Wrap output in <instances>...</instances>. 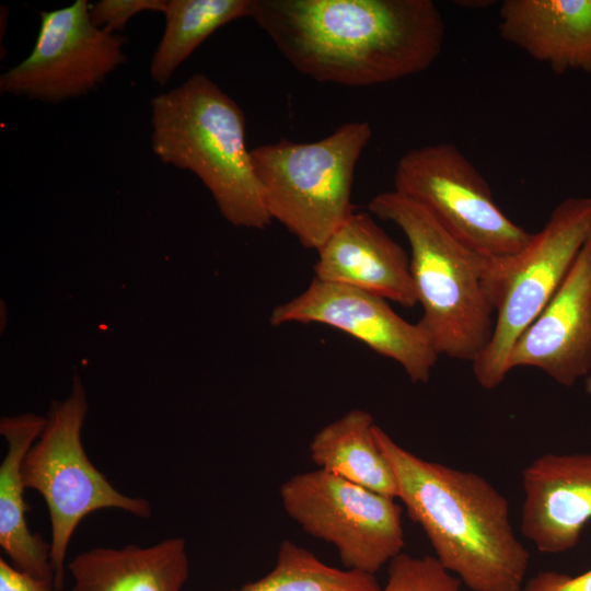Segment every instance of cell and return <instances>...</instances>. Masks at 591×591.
Returning a JSON list of instances; mask_svg holds the SVG:
<instances>
[{"mask_svg":"<svg viewBox=\"0 0 591 591\" xmlns=\"http://www.w3.org/2000/svg\"><path fill=\"white\" fill-rule=\"evenodd\" d=\"M372 415L354 408L312 438L310 457L323 471L397 499L393 470L374 437Z\"/></svg>","mask_w":591,"mask_h":591,"instance_id":"18","label":"cell"},{"mask_svg":"<svg viewBox=\"0 0 591 591\" xmlns=\"http://www.w3.org/2000/svg\"><path fill=\"white\" fill-rule=\"evenodd\" d=\"M521 367L538 369L566 387L591 374V234L556 293L512 346L507 372Z\"/></svg>","mask_w":591,"mask_h":591,"instance_id":"12","label":"cell"},{"mask_svg":"<svg viewBox=\"0 0 591 591\" xmlns=\"http://www.w3.org/2000/svg\"><path fill=\"white\" fill-rule=\"evenodd\" d=\"M88 413L84 386L74 375L69 396L54 401L45 427L22 462L26 489L45 500L50 520V559L55 589L65 587L68 546L79 523L101 509H118L138 518H149L150 502L118 491L88 457L81 430Z\"/></svg>","mask_w":591,"mask_h":591,"instance_id":"7","label":"cell"},{"mask_svg":"<svg viewBox=\"0 0 591 591\" xmlns=\"http://www.w3.org/2000/svg\"><path fill=\"white\" fill-rule=\"evenodd\" d=\"M279 494L289 518L332 544L344 568L375 575L403 553V510L394 498L321 468L293 475Z\"/></svg>","mask_w":591,"mask_h":591,"instance_id":"9","label":"cell"},{"mask_svg":"<svg viewBox=\"0 0 591 591\" xmlns=\"http://www.w3.org/2000/svg\"><path fill=\"white\" fill-rule=\"evenodd\" d=\"M461 583L434 556L401 553L389 563L387 580L380 591H462Z\"/></svg>","mask_w":591,"mask_h":591,"instance_id":"21","label":"cell"},{"mask_svg":"<svg viewBox=\"0 0 591 591\" xmlns=\"http://www.w3.org/2000/svg\"><path fill=\"white\" fill-rule=\"evenodd\" d=\"M125 44L93 25L86 0L43 11L31 54L0 76V91L46 103L83 96L126 62Z\"/></svg>","mask_w":591,"mask_h":591,"instance_id":"10","label":"cell"},{"mask_svg":"<svg viewBox=\"0 0 591 591\" xmlns=\"http://www.w3.org/2000/svg\"><path fill=\"white\" fill-rule=\"evenodd\" d=\"M375 575L329 566L314 553L283 541L273 569L262 578L227 591H380Z\"/></svg>","mask_w":591,"mask_h":591,"instance_id":"20","label":"cell"},{"mask_svg":"<svg viewBox=\"0 0 591 591\" xmlns=\"http://www.w3.org/2000/svg\"><path fill=\"white\" fill-rule=\"evenodd\" d=\"M0 591H56L53 582L37 579L0 558Z\"/></svg>","mask_w":591,"mask_h":591,"instance_id":"24","label":"cell"},{"mask_svg":"<svg viewBox=\"0 0 591 591\" xmlns=\"http://www.w3.org/2000/svg\"><path fill=\"white\" fill-rule=\"evenodd\" d=\"M248 18L300 73L347 86L428 69L445 35L431 0H251Z\"/></svg>","mask_w":591,"mask_h":591,"instance_id":"1","label":"cell"},{"mask_svg":"<svg viewBox=\"0 0 591 591\" xmlns=\"http://www.w3.org/2000/svg\"><path fill=\"white\" fill-rule=\"evenodd\" d=\"M70 591H181L189 577V559L182 537L152 546L95 547L67 564Z\"/></svg>","mask_w":591,"mask_h":591,"instance_id":"16","label":"cell"},{"mask_svg":"<svg viewBox=\"0 0 591 591\" xmlns=\"http://www.w3.org/2000/svg\"><path fill=\"white\" fill-rule=\"evenodd\" d=\"M498 31L554 72H591V0H505Z\"/></svg>","mask_w":591,"mask_h":591,"instance_id":"15","label":"cell"},{"mask_svg":"<svg viewBox=\"0 0 591 591\" xmlns=\"http://www.w3.org/2000/svg\"><path fill=\"white\" fill-rule=\"evenodd\" d=\"M269 322L317 323L346 333L394 360L414 383H427L440 357L418 322L401 317L387 300L315 277L300 294L276 305Z\"/></svg>","mask_w":591,"mask_h":591,"instance_id":"11","label":"cell"},{"mask_svg":"<svg viewBox=\"0 0 591 591\" xmlns=\"http://www.w3.org/2000/svg\"><path fill=\"white\" fill-rule=\"evenodd\" d=\"M590 234L591 197H568L521 251L485 258L483 283L496 320L472 362L482 387L493 390L506 379L512 346L556 293Z\"/></svg>","mask_w":591,"mask_h":591,"instance_id":"6","label":"cell"},{"mask_svg":"<svg viewBox=\"0 0 591 591\" xmlns=\"http://www.w3.org/2000/svg\"><path fill=\"white\" fill-rule=\"evenodd\" d=\"M369 211L393 222L410 247V273L422 308L418 324L439 356L474 362L488 345L495 310L483 283V256L455 240L419 204L383 192Z\"/></svg>","mask_w":591,"mask_h":591,"instance_id":"4","label":"cell"},{"mask_svg":"<svg viewBox=\"0 0 591 591\" xmlns=\"http://www.w3.org/2000/svg\"><path fill=\"white\" fill-rule=\"evenodd\" d=\"M372 137L367 121H351L314 142L281 139L251 150L268 213L300 244L317 251L354 212L357 163Z\"/></svg>","mask_w":591,"mask_h":591,"instance_id":"5","label":"cell"},{"mask_svg":"<svg viewBox=\"0 0 591 591\" xmlns=\"http://www.w3.org/2000/svg\"><path fill=\"white\" fill-rule=\"evenodd\" d=\"M584 390H586V393L591 397V374H589L584 379Z\"/></svg>","mask_w":591,"mask_h":591,"instance_id":"25","label":"cell"},{"mask_svg":"<svg viewBox=\"0 0 591 591\" xmlns=\"http://www.w3.org/2000/svg\"><path fill=\"white\" fill-rule=\"evenodd\" d=\"M251 0H169L165 30L150 63L151 78L165 85L175 70L221 26L248 18Z\"/></svg>","mask_w":591,"mask_h":591,"instance_id":"19","label":"cell"},{"mask_svg":"<svg viewBox=\"0 0 591 591\" xmlns=\"http://www.w3.org/2000/svg\"><path fill=\"white\" fill-rule=\"evenodd\" d=\"M165 0H101L90 5L93 25L108 33L124 30L128 21L143 11L163 12Z\"/></svg>","mask_w":591,"mask_h":591,"instance_id":"22","label":"cell"},{"mask_svg":"<svg viewBox=\"0 0 591 591\" xmlns=\"http://www.w3.org/2000/svg\"><path fill=\"white\" fill-rule=\"evenodd\" d=\"M45 424L46 417L30 413L0 420V433L8 442L0 464V546L15 568L55 586L50 543L27 525L25 513L30 508L23 496L26 488L21 472L26 452Z\"/></svg>","mask_w":591,"mask_h":591,"instance_id":"17","label":"cell"},{"mask_svg":"<svg viewBox=\"0 0 591 591\" xmlns=\"http://www.w3.org/2000/svg\"><path fill=\"white\" fill-rule=\"evenodd\" d=\"M314 277L405 308L417 304L410 262L373 218L354 211L317 250Z\"/></svg>","mask_w":591,"mask_h":591,"instance_id":"14","label":"cell"},{"mask_svg":"<svg viewBox=\"0 0 591 591\" xmlns=\"http://www.w3.org/2000/svg\"><path fill=\"white\" fill-rule=\"evenodd\" d=\"M151 148L165 164L196 174L235 227L263 230L270 218L245 142V116L206 74L151 100Z\"/></svg>","mask_w":591,"mask_h":591,"instance_id":"3","label":"cell"},{"mask_svg":"<svg viewBox=\"0 0 591 591\" xmlns=\"http://www.w3.org/2000/svg\"><path fill=\"white\" fill-rule=\"evenodd\" d=\"M393 190L419 204L455 240L486 257L518 253L533 234L500 209L484 176L449 142L404 153Z\"/></svg>","mask_w":591,"mask_h":591,"instance_id":"8","label":"cell"},{"mask_svg":"<svg viewBox=\"0 0 591 591\" xmlns=\"http://www.w3.org/2000/svg\"><path fill=\"white\" fill-rule=\"evenodd\" d=\"M521 591H591V569L575 577L541 571L525 581Z\"/></svg>","mask_w":591,"mask_h":591,"instance_id":"23","label":"cell"},{"mask_svg":"<svg viewBox=\"0 0 591 591\" xmlns=\"http://www.w3.org/2000/svg\"><path fill=\"white\" fill-rule=\"evenodd\" d=\"M522 535L545 554L573 548L591 520V453H547L522 471Z\"/></svg>","mask_w":591,"mask_h":591,"instance_id":"13","label":"cell"},{"mask_svg":"<svg viewBox=\"0 0 591 591\" xmlns=\"http://www.w3.org/2000/svg\"><path fill=\"white\" fill-rule=\"evenodd\" d=\"M397 499L425 532L434 557L473 591H521L530 555L517 537L508 499L480 475L427 461L375 425Z\"/></svg>","mask_w":591,"mask_h":591,"instance_id":"2","label":"cell"}]
</instances>
